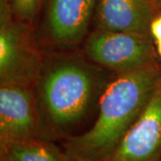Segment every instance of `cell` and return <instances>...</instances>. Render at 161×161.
Masks as SVG:
<instances>
[{
	"instance_id": "obj_1",
	"label": "cell",
	"mask_w": 161,
	"mask_h": 161,
	"mask_svg": "<svg viewBox=\"0 0 161 161\" xmlns=\"http://www.w3.org/2000/svg\"><path fill=\"white\" fill-rule=\"evenodd\" d=\"M160 79V71L154 64L120 73L104 91L94 125L68 142L69 156L86 161H104L108 158L143 109Z\"/></svg>"
},
{
	"instance_id": "obj_3",
	"label": "cell",
	"mask_w": 161,
	"mask_h": 161,
	"mask_svg": "<svg viewBox=\"0 0 161 161\" xmlns=\"http://www.w3.org/2000/svg\"><path fill=\"white\" fill-rule=\"evenodd\" d=\"M12 12L10 1L1 0V84L31 86L40 70V55L32 45L26 26L12 20Z\"/></svg>"
},
{
	"instance_id": "obj_7",
	"label": "cell",
	"mask_w": 161,
	"mask_h": 161,
	"mask_svg": "<svg viewBox=\"0 0 161 161\" xmlns=\"http://www.w3.org/2000/svg\"><path fill=\"white\" fill-rule=\"evenodd\" d=\"M153 0H96L98 29L148 34Z\"/></svg>"
},
{
	"instance_id": "obj_5",
	"label": "cell",
	"mask_w": 161,
	"mask_h": 161,
	"mask_svg": "<svg viewBox=\"0 0 161 161\" xmlns=\"http://www.w3.org/2000/svg\"><path fill=\"white\" fill-rule=\"evenodd\" d=\"M161 79L136 120L104 161H159Z\"/></svg>"
},
{
	"instance_id": "obj_14",
	"label": "cell",
	"mask_w": 161,
	"mask_h": 161,
	"mask_svg": "<svg viewBox=\"0 0 161 161\" xmlns=\"http://www.w3.org/2000/svg\"><path fill=\"white\" fill-rule=\"evenodd\" d=\"M158 5H159V6H160L161 8V0H158Z\"/></svg>"
},
{
	"instance_id": "obj_12",
	"label": "cell",
	"mask_w": 161,
	"mask_h": 161,
	"mask_svg": "<svg viewBox=\"0 0 161 161\" xmlns=\"http://www.w3.org/2000/svg\"><path fill=\"white\" fill-rule=\"evenodd\" d=\"M62 161H86V160L80 159V158H75V157H71V156H69V158H63Z\"/></svg>"
},
{
	"instance_id": "obj_9",
	"label": "cell",
	"mask_w": 161,
	"mask_h": 161,
	"mask_svg": "<svg viewBox=\"0 0 161 161\" xmlns=\"http://www.w3.org/2000/svg\"><path fill=\"white\" fill-rule=\"evenodd\" d=\"M6 161H62L51 147L34 138L24 139L1 144Z\"/></svg>"
},
{
	"instance_id": "obj_15",
	"label": "cell",
	"mask_w": 161,
	"mask_h": 161,
	"mask_svg": "<svg viewBox=\"0 0 161 161\" xmlns=\"http://www.w3.org/2000/svg\"><path fill=\"white\" fill-rule=\"evenodd\" d=\"M1 161H6V160H5V159H2V160H1Z\"/></svg>"
},
{
	"instance_id": "obj_2",
	"label": "cell",
	"mask_w": 161,
	"mask_h": 161,
	"mask_svg": "<svg viewBox=\"0 0 161 161\" xmlns=\"http://www.w3.org/2000/svg\"><path fill=\"white\" fill-rule=\"evenodd\" d=\"M94 92V78L85 65L64 61L44 75L41 97L47 114L58 125L64 126L80 119L87 112Z\"/></svg>"
},
{
	"instance_id": "obj_13",
	"label": "cell",
	"mask_w": 161,
	"mask_h": 161,
	"mask_svg": "<svg viewBox=\"0 0 161 161\" xmlns=\"http://www.w3.org/2000/svg\"><path fill=\"white\" fill-rule=\"evenodd\" d=\"M156 44H157V51L161 58V40L160 41H156Z\"/></svg>"
},
{
	"instance_id": "obj_6",
	"label": "cell",
	"mask_w": 161,
	"mask_h": 161,
	"mask_svg": "<svg viewBox=\"0 0 161 161\" xmlns=\"http://www.w3.org/2000/svg\"><path fill=\"white\" fill-rule=\"evenodd\" d=\"M30 88L19 84H1V144L33 138L37 118L33 95Z\"/></svg>"
},
{
	"instance_id": "obj_4",
	"label": "cell",
	"mask_w": 161,
	"mask_h": 161,
	"mask_svg": "<svg viewBox=\"0 0 161 161\" xmlns=\"http://www.w3.org/2000/svg\"><path fill=\"white\" fill-rule=\"evenodd\" d=\"M85 53L94 63L119 73L151 65L154 56L148 34L101 29L90 35Z\"/></svg>"
},
{
	"instance_id": "obj_8",
	"label": "cell",
	"mask_w": 161,
	"mask_h": 161,
	"mask_svg": "<svg viewBox=\"0 0 161 161\" xmlns=\"http://www.w3.org/2000/svg\"><path fill=\"white\" fill-rule=\"evenodd\" d=\"M96 0H51L47 13V28L52 40L74 45L86 35Z\"/></svg>"
},
{
	"instance_id": "obj_11",
	"label": "cell",
	"mask_w": 161,
	"mask_h": 161,
	"mask_svg": "<svg viewBox=\"0 0 161 161\" xmlns=\"http://www.w3.org/2000/svg\"><path fill=\"white\" fill-rule=\"evenodd\" d=\"M150 32L156 41L161 40V15L153 18L150 26Z\"/></svg>"
},
{
	"instance_id": "obj_10",
	"label": "cell",
	"mask_w": 161,
	"mask_h": 161,
	"mask_svg": "<svg viewBox=\"0 0 161 161\" xmlns=\"http://www.w3.org/2000/svg\"><path fill=\"white\" fill-rule=\"evenodd\" d=\"M14 13L23 21H31L36 15L41 0H9Z\"/></svg>"
}]
</instances>
